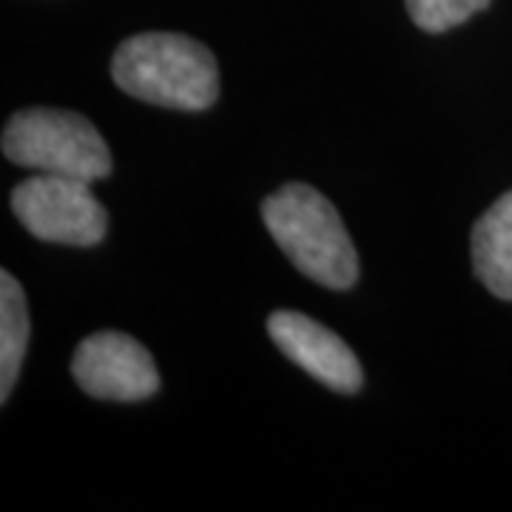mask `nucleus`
<instances>
[{"instance_id":"obj_8","label":"nucleus","mask_w":512,"mask_h":512,"mask_svg":"<svg viewBox=\"0 0 512 512\" xmlns=\"http://www.w3.org/2000/svg\"><path fill=\"white\" fill-rule=\"evenodd\" d=\"M29 348L26 293L9 271L0 274V402L9 399Z\"/></svg>"},{"instance_id":"obj_6","label":"nucleus","mask_w":512,"mask_h":512,"mask_svg":"<svg viewBox=\"0 0 512 512\" xmlns=\"http://www.w3.org/2000/svg\"><path fill=\"white\" fill-rule=\"evenodd\" d=\"M268 336L293 365L308 370L313 379L336 390L356 393L365 376L356 353L325 325L296 311H276L268 319Z\"/></svg>"},{"instance_id":"obj_4","label":"nucleus","mask_w":512,"mask_h":512,"mask_svg":"<svg viewBox=\"0 0 512 512\" xmlns=\"http://www.w3.org/2000/svg\"><path fill=\"white\" fill-rule=\"evenodd\" d=\"M12 211L20 225L43 242L92 248L106 237V208L92 183L60 174H35L12 191Z\"/></svg>"},{"instance_id":"obj_2","label":"nucleus","mask_w":512,"mask_h":512,"mask_svg":"<svg viewBox=\"0 0 512 512\" xmlns=\"http://www.w3.org/2000/svg\"><path fill=\"white\" fill-rule=\"evenodd\" d=\"M262 220L302 274L330 291L359 279V259L336 205L305 183H288L262 200Z\"/></svg>"},{"instance_id":"obj_1","label":"nucleus","mask_w":512,"mask_h":512,"mask_svg":"<svg viewBox=\"0 0 512 512\" xmlns=\"http://www.w3.org/2000/svg\"><path fill=\"white\" fill-rule=\"evenodd\" d=\"M114 83L151 106L180 111L211 109L220 97V69L200 40L148 32L120 43L111 60Z\"/></svg>"},{"instance_id":"obj_3","label":"nucleus","mask_w":512,"mask_h":512,"mask_svg":"<svg viewBox=\"0 0 512 512\" xmlns=\"http://www.w3.org/2000/svg\"><path fill=\"white\" fill-rule=\"evenodd\" d=\"M3 154L37 174L77 177L86 183L111 174V151L83 114L60 109H23L3 128Z\"/></svg>"},{"instance_id":"obj_7","label":"nucleus","mask_w":512,"mask_h":512,"mask_svg":"<svg viewBox=\"0 0 512 512\" xmlns=\"http://www.w3.org/2000/svg\"><path fill=\"white\" fill-rule=\"evenodd\" d=\"M470 254L481 285L512 302V191L481 214L470 237Z\"/></svg>"},{"instance_id":"obj_9","label":"nucleus","mask_w":512,"mask_h":512,"mask_svg":"<svg viewBox=\"0 0 512 512\" xmlns=\"http://www.w3.org/2000/svg\"><path fill=\"white\" fill-rule=\"evenodd\" d=\"M404 3L413 23L433 35L467 23L476 12L490 6V0H404Z\"/></svg>"},{"instance_id":"obj_5","label":"nucleus","mask_w":512,"mask_h":512,"mask_svg":"<svg viewBox=\"0 0 512 512\" xmlns=\"http://www.w3.org/2000/svg\"><path fill=\"white\" fill-rule=\"evenodd\" d=\"M72 373L83 393L103 402H140L160 390L151 353L117 330L83 339L74 350Z\"/></svg>"}]
</instances>
